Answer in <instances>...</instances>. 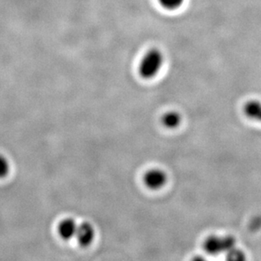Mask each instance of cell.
<instances>
[{
  "instance_id": "obj_1",
  "label": "cell",
  "mask_w": 261,
  "mask_h": 261,
  "mask_svg": "<svg viewBox=\"0 0 261 261\" xmlns=\"http://www.w3.org/2000/svg\"><path fill=\"white\" fill-rule=\"evenodd\" d=\"M164 64V55L158 48L148 50L141 59L139 73L144 79L150 80L159 73Z\"/></svg>"
},
{
  "instance_id": "obj_2",
  "label": "cell",
  "mask_w": 261,
  "mask_h": 261,
  "mask_svg": "<svg viewBox=\"0 0 261 261\" xmlns=\"http://www.w3.org/2000/svg\"><path fill=\"white\" fill-rule=\"evenodd\" d=\"M235 245V239L232 236L208 238L204 243V249L211 254H218L230 251Z\"/></svg>"
},
{
  "instance_id": "obj_3",
  "label": "cell",
  "mask_w": 261,
  "mask_h": 261,
  "mask_svg": "<svg viewBox=\"0 0 261 261\" xmlns=\"http://www.w3.org/2000/svg\"><path fill=\"white\" fill-rule=\"evenodd\" d=\"M144 182L149 189L158 190L167 182V175L163 171L152 169L145 173L144 176Z\"/></svg>"
},
{
  "instance_id": "obj_4",
  "label": "cell",
  "mask_w": 261,
  "mask_h": 261,
  "mask_svg": "<svg viewBox=\"0 0 261 261\" xmlns=\"http://www.w3.org/2000/svg\"><path fill=\"white\" fill-rule=\"evenodd\" d=\"M75 238L82 246H88L93 242L95 238V229L93 226L89 222H84L79 225Z\"/></svg>"
},
{
  "instance_id": "obj_5",
  "label": "cell",
  "mask_w": 261,
  "mask_h": 261,
  "mask_svg": "<svg viewBox=\"0 0 261 261\" xmlns=\"http://www.w3.org/2000/svg\"><path fill=\"white\" fill-rule=\"evenodd\" d=\"M79 225L73 219H64L59 226V233L65 240L74 239L76 236Z\"/></svg>"
},
{
  "instance_id": "obj_6",
  "label": "cell",
  "mask_w": 261,
  "mask_h": 261,
  "mask_svg": "<svg viewBox=\"0 0 261 261\" xmlns=\"http://www.w3.org/2000/svg\"><path fill=\"white\" fill-rule=\"evenodd\" d=\"M244 110L248 118L261 123V103L259 101H248L244 106Z\"/></svg>"
},
{
  "instance_id": "obj_7",
  "label": "cell",
  "mask_w": 261,
  "mask_h": 261,
  "mask_svg": "<svg viewBox=\"0 0 261 261\" xmlns=\"http://www.w3.org/2000/svg\"><path fill=\"white\" fill-rule=\"evenodd\" d=\"M163 125L168 128H177L181 123V117L176 112H169L163 115L162 118Z\"/></svg>"
},
{
  "instance_id": "obj_8",
  "label": "cell",
  "mask_w": 261,
  "mask_h": 261,
  "mask_svg": "<svg viewBox=\"0 0 261 261\" xmlns=\"http://www.w3.org/2000/svg\"><path fill=\"white\" fill-rule=\"evenodd\" d=\"M158 2L166 10H175L179 9L184 5L185 0H158Z\"/></svg>"
},
{
  "instance_id": "obj_9",
  "label": "cell",
  "mask_w": 261,
  "mask_h": 261,
  "mask_svg": "<svg viewBox=\"0 0 261 261\" xmlns=\"http://www.w3.org/2000/svg\"><path fill=\"white\" fill-rule=\"evenodd\" d=\"M10 170V165L7 158L5 155L0 154V178L5 177L9 174Z\"/></svg>"
},
{
  "instance_id": "obj_10",
  "label": "cell",
  "mask_w": 261,
  "mask_h": 261,
  "mask_svg": "<svg viewBox=\"0 0 261 261\" xmlns=\"http://www.w3.org/2000/svg\"><path fill=\"white\" fill-rule=\"evenodd\" d=\"M230 255L228 257V259H232V260H241V259H244V255L242 252L239 251V250H233L232 251V249L230 250Z\"/></svg>"
}]
</instances>
